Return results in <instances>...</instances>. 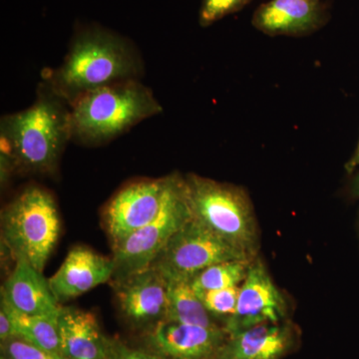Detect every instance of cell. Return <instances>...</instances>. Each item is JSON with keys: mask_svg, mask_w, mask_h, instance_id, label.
Instances as JSON below:
<instances>
[{"mask_svg": "<svg viewBox=\"0 0 359 359\" xmlns=\"http://www.w3.org/2000/svg\"><path fill=\"white\" fill-rule=\"evenodd\" d=\"M71 107V141L95 147L126 133L163 111L140 80L119 82L85 94Z\"/></svg>", "mask_w": 359, "mask_h": 359, "instance_id": "3", "label": "cell"}, {"mask_svg": "<svg viewBox=\"0 0 359 359\" xmlns=\"http://www.w3.org/2000/svg\"><path fill=\"white\" fill-rule=\"evenodd\" d=\"M235 259L254 257L229 244L192 217L168 242L151 266L167 282L191 280L208 266Z\"/></svg>", "mask_w": 359, "mask_h": 359, "instance_id": "7", "label": "cell"}, {"mask_svg": "<svg viewBox=\"0 0 359 359\" xmlns=\"http://www.w3.org/2000/svg\"><path fill=\"white\" fill-rule=\"evenodd\" d=\"M0 134L6 169L53 173L71 141L70 105L42 82L30 107L2 118Z\"/></svg>", "mask_w": 359, "mask_h": 359, "instance_id": "2", "label": "cell"}, {"mask_svg": "<svg viewBox=\"0 0 359 359\" xmlns=\"http://www.w3.org/2000/svg\"><path fill=\"white\" fill-rule=\"evenodd\" d=\"M252 0H203L200 11V25L209 26L250 4Z\"/></svg>", "mask_w": 359, "mask_h": 359, "instance_id": "22", "label": "cell"}, {"mask_svg": "<svg viewBox=\"0 0 359 359\" xmlns=\"http://www.w3.org/2000/svg\"><path fill=\"white\" fill-rule=\"evenodd\" d=\"M1 359H65L45 351L22 337H13L1 342Z\"/></svg>", "mask_w": 359, "mask_h": 359, "instance_id": "21", "label": "cell"}, {"mask_svg": "<svg viewBox=\"0 0 359 359\" xmlns=\"http://www.w3.org/2000/svg\"><path fill=\"white\" fill-rule=\"evenodd\" d=\"M1 223L2 240L14 257H22L43 273L60 233L51 194L40 187H28L6 205Z\"/></svg>", "mask_w": 359, "mask_h": 359, "instance_id": "5", "label": "cell"}, {"mask_svg": "<svg viewBox=\"0 0 359 359\" xmlns=\"http://www.w3.org/2000/svg\"><path fill=\"white\" fill-rule=\"evenodd\" d=\"M61 355L65 359H107L109 339L95 316L75 308H62L58 316Z\"/></svg>", "mask_w": 359, "mask_h": 359, "instance_id": "16", "label": "cell"}, {"mask_svg": "<svg viewBox=\"0 0 359 359\" xmlns=\"http://www.w3.org/2000/svg\"><path fill=\"white\" fill-rule=\"evenodd\" d=\"M240 287L209 290L200 294L205 309L214 318H224V325L237 309Z\"/></svg>", "mask_w": 359, "mask_h": 359, "instance_id": "20", "label": "cell"}, {"mask_svg": "<svg viewBox=\"0 0 359 359\" xmlns=\"http://www.w3.org/2000/svg\"><path fill=\"white\" fill-rule=\"evenodd\" d=\"M11 275L2 287L1 299L18 313L50 316L60 313L48 280L22 257H18Z\"/></svg>", "mask_w": 359, "mask_h": 359, "instance_id": "15", "label": "cell"}, {"mask_svg": "<svg viewBox=\"0 0 359 359\" xmlns=\"http://www.w3.org/2000/svg\"><path fill=\"white\" fill-rule=\"evenodd\" d=\"M252 261L254 259H235L212 264L194 276L191 285L199 295L209 290L240 287Z\"/></svg>", "mask_w": 359, "mask_h": 359, "instance_id": "19", "label": "cell"}, {"mask_svg": "<svg viewBox=\"0 0 359 359\" xmlns=\"http://www.w3.org/2000/svg\"><path fill=\"white\" fill-rule=\"evenodd\" d=\"M13 337H15V330H14L13 318L7 311L6 306L1 304V309H0V339H1V342H4Z\"/></svg>", "mask_w": 359, "mask_h": 359, "instance_id": "24", "label": "cell"}, {"mask_svg": "<svg viewBox=\"0 0 359 359\" xmlns=\"http://www.w3.org/2000/svg\"><path fill=\"white\" fill-rule=\"evenodd\" d=\"M346 168L348 173H353V172L355 171V170L359 168V142L355 152H354L349 162L347 163Z\"/></svg>", "mask_w": 359, "mask_h": 359, "instance_id": "25", "label": "cell"}, {"mask_svg": "<svg viewBox=\"0 0 359 359\" xmlns=\"http://www.w3.org/2000/svg\"><path fill=\"white\" fill-rule=\"evenodd\" d=\"M228 337L223 327L162 320L149 330L145 346L166 359H217Z\"/></svg>", "mask_w": 359, "mask_h": 359, "instance_id": "10", "label": "cell"}, {"mask_svg": "<svg viewBox=\"0 0 359 359\" xmlns=\"http://www.w3.org/2000/svg\"><path fill=\"white\" fill-rule=\"evenodd\" d=\"M285 302L283 294L259 259L252 261L238 289L237 309L224 323L229 334L264 323L285 321Z\"/></svg>", "mask_w": 359, "mask_h": 359, "instance_id": "9", "label": "cell"}, {"mask_svg": "<svg viewBox=\"0 0 359 359\" xmlns=\"http://www.w3.org/2000/svg\"><path fill=\"white\" fill-rule=\"evenodd\" d=\"M107 359H166L148 349L131 348L117 339H109Z\"/></svg>", "mask_w": 359, "mask_h": 359, "instance_id": "23", "label": "cell"}, {"mask_svg": "<svg viewBox=\"0 0 359 359\" xmlns=\"http://www.w3.org/2000/svg\"><path fill=\"white\" fill-rule=\"evenodd\" d=\"M164 320L204 327H221L205 309L200 295L193 289L191 280L168 282L167 309Z\"/></svg>", "mask_w": 359, "mask_h": 359, "instance_id": "17", "label": "cell"}, {"mask_svg": "<svg viewBox=\"0 0 359 359\" xmlns=\"http://www.w3.org/2000/svg\"><path fill=\"white\" fill-rule=\"evenodd\" d=\"M294 344L292 325L264 323L229 334L217 359H282Z\"/></svg>", "mask_w": 359, "mask_h": 359, "instance_id": "14", "label": "cell"}, {"mask_svg": "<svg viewBox=\"0 0 359 359\" xmlns=\"http://www.w3.org/2000/svg\"><path fill=\"white\" fill-rule=\"evenodd\" d=\"M143 61L129 40L99 26L75 33L62 65L45 74L46 84L68 105L94 90L140 80Z\"/></svg>", "mask_w": 359, "mask_h": 359, "instance_id": "1", "label": "cell"}, {"mask_svg": "<svg viewBox=\"0 0 359 359\" xmlns=\"http://www.w3.org/2000/svg\"><path fill=\"white\" fill-rule=\"evenodd\" d=\"M185 178L193 219L250 257L256 256L257 222L244 189L199 175Z\"/></svg>", "mask_w": 359, "mask_h": 359, "instance_id": "4", "label": "cell"}, {"mask_svg": "<svg viewBox=\"0 0 359 359\" xmlns=\"http://www.w3.org/2000/svg\"><path fill=\"white\" fill-rule=\"evenodd\" d=\"M327 21L320 0H271L255 11L252 23L269 36H304Z\"/></svg>", "mask_w": 359, "mask_h": 359, "instance_id": "13", "label": "cell"}, {"mask_svg": "<svg viewBox=\"0 0 359 359\" xmlns=\"http://www.w3.org/2000/svg\"><path fill=\"white\" fill-rule=\"evenodd\" d=\"M191 218L186 178L181 176L159 216L113 247L115 282L150 268L168 242Z\"/></svg>", "mask_w": 359, "mask_h": 359, "instance_id": "6", "label": "cell"}, {"mask_svg": "<svg viewBox=\"0 0 359 359\" xmlns=\"http://www.w3.org/2000/svg\"><path fill=\"white\" fill-rule=\"evenodd\" d=\"M353 191L359 197V173L356 175L355 179L353 180Z\"/></svg>", "mask_w": 359, "mask_h": 359, "instance_id": "26", "label": "cell"}, {"mask_svg": "<svg viewBox=\"0 0 359 359\" xmlns=\"http://www.w3.org/2000/svg\"><path fill=\"white\" fill-rule=\"evenodd\" d=\"M180 177L172 174L158 179L136 180L123 186L111 198L104 219L113 247L159 216Z\"/></svg>", "mask_w": 359, "mask_h": 359, "instance_id": "8", "label": "cell"}, {"mask_svg": "<svg viewBox=\"0 0 359 359\" xmlns=\"http://www.w3.org/2000/svg\"><path fill=\"white\" fill-rule=\"evenodd\" d=\"M1 304L6 306L13 318L15 337H22L45 351L61 355L58 327L60 313L50 316H28L14 311L2 299Z\"/></svg>", "mask_w": 359, "mask_h": 359, "instance_id": "18", "label": "cell"}, {"mask_svg": "<svg viewBox=\"0 0 359 359\" xmlns=\"http://www.w3.org/2000/svg\"><path fill=\"white\" fill-rule=\"evenodd\" d=\"M117 299L125 318L138 327H155L165 320L168 282L150 268L116 280Z\"/></svg>", "mask_w": 359, "mask_h": 359, "instance_id": "11", "label": "cell"}, {"mask_svg": "<svg viewBox=\"0 0 359 359\" xmlns=\"http://www.w3.org/2000/svg\"><path fill=\"white\" fill-rule=\"evenodd\" d=\"M114 273L113 257H104L87 248L75 247L48 282L54 297L60 302L107 283Z\"/></svg>", "mask_w": 359, "mask_h": 359, "instance_id": "12", "label": "cell"}]
</instances>
